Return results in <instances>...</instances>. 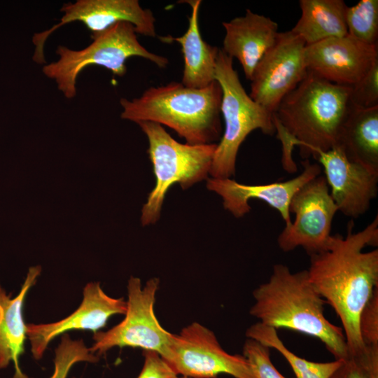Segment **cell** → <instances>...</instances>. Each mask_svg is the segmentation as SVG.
I'll use <instances>...</instances> for the list:
<instances>
[{
	"mask_svg": "<svg viewBox=\"0 0 378 378\" xmlns=\"http://www.w3.org/2000/svg\"><path fill=\"white\" fill-rule=\"evenodd\" d=\"M344 237L335 235L326 251L310 255L308 279L338 316L349 356L363 354L365 346L359 331V317L378 288V217L363 230L354 232L353 223Z\"/></svg>",
	"mask_w": 378,
	"mask_h": 378,
	"instance_id": "obj_1",
	"label": "cell"
},
{
	"mask_svg": "<svg viewBox=\"0 0 378 378\" xmlns=\"http://www.w3.org/2000/svg\"><path fill=\"white\" fill-rule=\"evenodd\" d=\"M250 314L262 324L286 328L319 340L335 359L349 357L342 329L327 320L325 300L310 283L307 270L292 272L282 264L253 292Z\"/></svg>",
	"mask_w": 378,
	"mask_h": 378,
	"instance_id": "obj_2",
	"label": "cell"
},
{
	"mask_svg": "<svg viewBox=\"0 0 378 378\" xmlns=\"http://www.w3.org/2000/svg\"><path fill=\"white\" fill-rule=\"evenodd\" d=\"M221 101L222 89L217 80L200 89L173 81L150 87L132 100L121 98L120 116L136 123L166 125L188 144H209L220 136Z\"/></svg>",
	"mask_w": 378,
	"mask_h": 378,
	"instance_id": "obj_3",
	"label": "cell"
},
{
	"mask_svg": "<svg viewBox=\"0 0 378 378\" xmlns=\"http://www.w3.org/2000/svg\"><path fill=\"white\" fill-rule=\"evenodd\" d=\"M351 86L338 85L308 71L281 101L274 115L298 141L303 158L338 146L351 111Z\"/></svg>",
	"mask_w": 378,
	"mask_h": 378,
	"instance_id": "obj_4",
	"label": "cell"
},
{
	"mask_svg": "<svg viewBox=\"0 0 378 378\" xmlns=\"http://www.w3.org/2000/svg\"><path fill=\"white\" fill-rule=\"evenodd\" d=\"M137 124L148 138V153L155 177V186L142 209L141 222L147 225L160 218L164 197L172 186L179 183L185 190L208 178L217 144H181L160 124Z\"/></svg>",
	"mask_w": 378,
	"mask_h": 378,
	"instance_id": "obj_5",
	"label": "cell"
},
{
	"mask_svg": "<svg viewBox=\"0 0 378 378\" xmlns=\"http://www.w3.org/2000/svg\"><path fill=\"white\" fill-rule=\"evenodd\" d=\"M133 24L119 22L102 33L91 36L93 41L80 50L59 46L56 50L57 61L46 64L42 71L53 79L57 88L67 99L76 95V81L80 73L89 66H101L117 76L127 72L126 61L131 57H141L160 68L169 64L168 59L149 52L138 41Z\"/></svg>",
	"mask_w": 378,
	"mask_h": 378,
	"instance_id": "obj_6",
	"label": "cell"
},
{
	"mask_svg": "<svg viewBox=\"0 0 378 378\" xmlns=\"http://www.w3.org/2000/svg\"><path fill=\"white\" fill-rule=\"evenodd\" d=\"M216 80L222 89L220 113L225 129L217 144L209 174L214 178H230L235 174L238 150L246 136L255 130L273 135L272 113L251 98L233 67V59L219 49Z\"/></svg>",
	"mask_w": 378,
	"mask_h": 378,
	"instance_id": "obj_7",
	"label": "cell"
},
{
	"mask_svg": "<svg viewBox=\"0 0 378 378\" xmlns=\"http://www.w3.org/2000/svg\"><path fill=\"white\" fill-rule=\"evenodd\" d=\"M159 284V279L153 278L143 287L139 278L131 277L124 319L107 331L94 332L90 351L101 355L113 347L128 346L155 351L165 360L172 334L160 325L154 312Z\"/></svg>",
	"mask_w": 378,
	"mask_h": 378,
	"instance_id": "obj_8",
	"label": "cell"
},
{
	"mask_svg": "<svg viewBox=\"0 0 378 378\" xmlns=\"http://www.w3.org/2000/svg\"><path fill=\"white\" fill-rule=\"evenodd\" d=\"M289 210L295 220L285 225L277 239L283 251L302 247L310 256L330 247L335 237L331 235L332 223L338 209L324 176L303 186L292 198Z\"/></svg>",
	"mask_w": 378,
	"mask_h": 378,
	"instance_id": "obj_9",
	"label": "cell"
},
{
	"mask_svg": "<svg viewBox=\"0 0 378 378\" xmlns=\"http://www.w3.org/2000/svg\"><path fill=\"white\" fill-rule=\"evenodd\" d=\"M165 360L186 378H215L222 373L234 378H255L244 356L228 354L211 330L196 322L179 334H172Z\"/></svg>",
	"mask_w": 378,
	"mask_h": 378,
	"instance_id": "obj_10",
	"label": "cell"
},
{
	"mask_svg": "<svg viewBox=\"0 0 378 378\" xmlns=\"http://www.w3.org/2000/svg\"><path fill=\"white\" fill-rule=\"evenodd\" d=\"M305 46L291 30L279 32L274 44L256 65L248 94L270 113H275L283 98L307 76Z\"/></svg>",
	"mask_w": 378,
	"mask_h": 378,
	"instance_id": "obj_11",
	"label": "cell"
},
{
	"mask_svg": "<svg viewBox=\"0 0 378 378\" xmlns=\"http://www.w3.org/2000/svg\"><path fill=\"white\" fill-rule=\"evenodd\" d=\"M63 15L58 24L34 34L33 60L46 63L43 47L50 35L57 29L73 22H82L91 31V36L104 32L119 22H127L135 27L137 34L155 37V18L152 11L143 8L137 0H77L64 4L60 8Z\"/></svg>",
	"mask_w": 378,
	"mask_h": 378,
	"instance_id": "obj_12",
	"label": "cell"
},
{
	"mask_svg": "<svg viewBox=\"0 0 378 378\" xmlns=\"http://www.w3.org/2000/svg\"><path fill=\"white\" fill-rule=\"evenodd\" d=\"M322 165L330 195L338 211L357 218L370 208L378 191V173L351 161L340 146L316 151Z\"/></svg>",
	"mask_w": 378,
	"mask_h": 378,
	"instance_id": "obj_13",
	"label": "cell"
},
{
	"mask_svg": "<svg viewBox=\"0 0 378 378\" xmlns=\"http://www.w3.org/2000/svg\"><path fill=\"white\" fill-rule=\"evenodd\" d=\"M304 58L308 71L331 83L351 86L378 59V46L346 34L305 46Z\"/></svg>",
	"mask_w": 378,
	"mask_h": 378,
	"instance_id": "obj_14",
	"label": "cell"
},
{
	"mask_svg": "<svg viewBox=\"0 0 378 378\" xmlns=\"http://www.w3.org/2000/svg\"><path fill=\"white\" fill-rule=\"evenodd\" d=\"M303 170L296 177L282 182L260 185H247L230 178H207L206 188L220 195L224 208L234 217L240 218L251 210L248 201L259 200L275 209L285 221L291 223L289 206L295 194L307 182L321 174V166L303 162Z\"/></svg>",
	"mask_w": 378,
	"mask_h": 378,
	"instance_id": "obj_15",
	"label": "cell"
},
{
	"mask_svg": "<svg viewBox=\"0 0 378 378\" xmlns=\"http://www.w3.org/2000/svg\"><path fill=\"white\" fill-rule=\"evenodd\" d=\"M127 302L104 293L99 283H90L83 289L81 304L71 314L57 322L27 324V336L34 358L39 360L50 344L58 335L71 330L96 331L104 328L110 317L125 315Z\"/></svg>",
	"mask_w": 378,
	"mask_h": 378,
	"instance_id": "obj_16",
	"label": "cell"
},
{
	"mask_svg": "<svg viewBox=\"0 0 378 378\" xmlns=\"http://www.w3.org/2000/svg\"><path fill=\"white\" fill-rule=\"evenodd\" d=\"M223 26L225 34L221 50L239 61L246 78L251 80L256 65L276 40L278 24L246 9L244 16L224 22Z\"/></svg>",
	"mask_w": 378,
	"mask_h": 378,
	"instance_id": "obj_17",
	"label": "cell"
},
{
	"mask_svg": "<svg viewBox=\"0 0 378 378\" xmlns=\"http://www.w3.org/2000/svg\"><path fill=\"white\" fill-rule=\"evenodd\" d=\"M191 7L188 27L180 37L162 36L163 42L175 41L181 46L183 71L181 83L190 88H204L216 80V64L219 49L203 40L198 24L201 0L183 1Z\"/></svg>",
	"mask_w": 378,
	"mask_h": 378,
	"instance_id": "obj_18",
	"label": "cell"
},
{
	"mask_svg": "<svg viewBox=\"0 0 378 378\" xmlns=\"http://www.w3.org/2000/svg\"><path fill=\"white\" fill-rule=\"evenodd\" d=\"M38 268L30 269L20 293L10 298L0 286V369L14 362L15 373L22 372L19 358L24 353L27 324L22 316V307L29 288L39 274Z\"/></svg>",
	"mask_w": 378,
	"mask_h": 378,
	"instance_id": "obj_19",
	"label": "cell"
},
{
	"mask_svg": "<svg viewBox=\"0 0 378 378\" xmlns=\"http://www.w3.org/2000/svg\"><path fill=\"white\" fill-rule=\"evenodd\" d=\"M337 146L351 161L378 173V106L363 109L352 106Z\"/></svg>",
	"mask_w": 378,
	"mask_h": 378,
	"instance_id": "obj_20",
	"label": "cell"
},
{
	"mask_svg": "<svg viewBox=\"0 0 378 378\" xmlns=\"http://www.w3.org/2000/svg\"><path fill=\"white\" fill-rule=\"evenodd\" d=\"M301 16L291 31L306 46L348 34L342 0H300Z\"/></svg>",
	"mask_w": 378,
	"mask_h": 378,
	"instance_id": "obj_21",
	"label": "cell"
},
{
	"mask_svg": "<svg viewBox=\"0 0 378 378\" xmlns=\"http://www.w3.org/2000/svg\"><path fill=\"white\" fill-rule=\"evenodd\" d=\"M246 336L276 349L288 361L297 378H330L344 360L335 359L331 362L317 363L300 358L284 345L275 328L260 322L251 325L246 330Z\"/></svg>",
	"mask_w": 378,
	"mask_h": 378,
	"instance_id": "obj_22",
	"label": "cell"
},
{
	"mask_svg": "<svg viewBox=\"0 0 378 378\" xmlns=\"http://www.w3.org/2000/svg\"><path fill=\"white\" fill-rule=\"evenodd\" d=\"M346 24L349 36L370 46H377L378 1L361 0L347 6Z\"/></svg>",
	"mask_w": 378,
	"mask_h": 378,
	"instance_id": "obj_23",
	"label": "cell"
},
{
	"mask_svg": "<svg viewBox=\"0 0 378 378\" xmlns=\"http://www.w3.org/2000/svg\"><path fill=\"white\" fill-rule=\"evenodd\" d=\"M98 360V357L90 351L83 340H73L67 334H64L55 350V369L50 378H66L71 367L76 363H97ZM13 378L29 377L21 372L14 374Z\"/></svg>",
	"mask_w": 378,
	"mask_h": 378,
	"instance_id": "obj_24",
	"label": "cell"
},
{
	"mask_svg": "<svg viewBox=\"0 0 378 378\" xmlns=\"http://www.w3.org/2000/svg\"><path fill=\"white\" fill-rule=\"evenodd\" d=\"M330 378H378V349L365 348L362 354L349 356Z\"/></svg>",
	"mask_w": 378,
	"mask_h": 378,
	"instance_id": "obj_25",
	"label": "cell"
},
{
	"mask_svg": "<svg viewBox=\"0 0 378 378\" xmlns=\"http://www.w3.org/2000/svg\"><path fill=\"white\" fill-rule=\"evenodd\" d=\"M243 356L248 362L255 378H286L271 361L270 348L248 338L243 347Z\"/></svg>",
	"mask_w": 378,
	"mask_h": 378,
	"instance_id": "obj_26",
	"label": "cell"
},
{
	"mask_svg": "<svg viewBox=\"0 0 378 378\" xmlns=\"http://www.w3.org/2000/svg\"><path fill=\"white\" fill-rule=\"evenodd\" d=\"M351 88L350 101L353 106L363 109L378 106V59Z\"/></svg>",
	"mask_w": 378,
	"mask_h": 378,
	"instance_id": "obj_27",
	"label": "cell"
},
{
	"mask_svg": "<svg viewBox=\"0 0 378 378\" xmlns=\"http://www.w3.org/2000/svg\"><path fill=\"white\" fill-rule=\"evenodd\" d=\"M359 331L365 346H378V288L360 313Z\"/></svg>",
	"mask_w": 378,
	"mask_h": 378,
	"instance_id": "obj_28",
	"label": "cell"
},
{
	"mask_svg": "<svg viewBox=\"0 0 378 378\" xmlns=\"http://www.w3.org/2000/svg\"><path fill=\"white\" fill-rule=\"evenodd\" d=\"M142 370L137 378H181L162 356L153 351H144Z\"/></svg>",
	"mask_w": 378,
	"mask_h": 378,
	"instance_id": "obj_29",
	"label": "cell"
}]
</instances>
